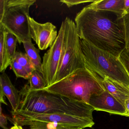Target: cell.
I'll return each instance as SVG.
<instances>
[{
	"mask_svg": "<svg viewBox=\"0 0 129 129\" xmlns=\"http://www.w3.org/2000/svg\"><path fill=\"white\" fill-rule=\"evenodd\" d=\"M14 58L30 75L35 70L26 53L16 52Z\"/></svg>",
	"mask_w": 129,
	"mask_h": 129,
	"instance_id": "ac0fdd59",
	"label": "cell"
},
{
	"mask_svg": "<svg viewBox=\"0 0 129 129\" xmlns=\"http://www.w3.org/2000/svg\"><path fill=\"white\" fill-rule=\"evenodd\" d=\"M31 39L41 50L50 47L57 38L58 34L56 27L52 23H40L30 16L28 18Z\"/></svg>",
	"mask_w": 129,
	"mask_h": 129,
	"instance_id": "9c48e42d",
	"label": "cell"
},
{
	"mask_svg": "<svg viewBox=\"0 0 129 129\" xmlns=\"http://www.w3.org/2000/svg\"><path fill=\"white\" fill-rule=\"evenodd\" d=\"M25 126L29 127L28 129H83L77 126L52 122H32Z\"/></svg>",
	"mask_w": 129,
	"mask_h": 129,
	"instance_id": "2e32d148",
	"label": "cell"
},
{
	"mask_svg": "<svg viewBox=\"0 0 129 129\" xmlns=\"http://www.w3.org/2000/svg\"><path fill=\"white\" fill-rule=\"evenodd\" d=\"M5 28L0 25V72H5L10 65L11 59L7 49L5 39Z\"/></svg>",
	"mask_w": 129,
	"mask_h": 129,
	"instance_id": "5bb4252c",
	"label": "cell"
},
{
	"mask_svg": "<svg viewBox=\"0 0 129 129\" xmlns=\"http://www.w3.org/2000/svg\"><path fill=\"white\" fill-rule=\"evenodd\" d=\"M124 0H97L87 6L92 9L112 12L122 15Z\"/></svg>",
	"mask_w": 129,
	"mask_h": 129,
	"instance_id": "4fadbf2b",
	"label": "cell"
},
{
	"mask_svg": "<svg viewBox=\"0 0 129 129\" xmlns=\"http://www.w3.org/2000/svg\"><path fill=\"white\" fill-rule=\"evenodd\" d=\"M26 53L36 71L42 74V62L39 50L35 47L31 41L23 43Z\"/></svg>",
	"mask_w": 129,
	"mask_h": 129,
	"instance_id": "9a60e30c",
	"label": "cell"
},
{
	"mask_svg": "<svg viewBox=\"0 0 129 129\" xmlns=\"http://www.w3.org/2000/svg\"><path fill=\"white\" fill-rule=\"evenodd\" d=\"M43 90L89 105L92 96L106 90L102 80L86 68L77 70Z\"/></svg>",
	"mask_w": 129,
	"mask_h": 129,
	"instance_id": "3957f363",
	"label": "cell"
},
{
	"mask_svg": "<svg viewBox=\"0 0 129 129\" xmlns=\"http://www.w3.org/2000/svg\"><path fill=\"white\" fill-rule=\"evenodd\" d=\"M74 22L81 40L118 58L126 49L121 15L95 10L86 6L77 14Z\"/></svg>",
	"mask_w": 129,
	"mask_h": 129,
	"instance_id": "6da1fadb",
	"label": "cell"
},
{
	"mask_svg": "<svg viewBox=\"0 0 129 129\" xmlns=\"http://www.w3.org/2000/svg\"><path fill=\"white\" fill-rule=\"evenodd\" d=\"M25 86L29 91L43 90L46 87L43 75L36 70H35L30 75L28 84Z\"/></svg>",
	"mask_w": 129,
	"mask_h": 129,
	"instance_id": "e0dca14e",
	"label": "cell"
},
{
	"mask_svg": "<svg viewBox=\"0 0 129 129\" xmlns=\"http://www.w3.org/2000/svg\"><path fill=\"white\" fill-rule=\"evenodd\" d=\"M94 1L93 0H61L60 2L66 4L68 7L70 8L73 6L86 3H92Z\"/></svg>",
	"mask_w": 129,
	"mask_h": 129,
	"instance_id": "7402d4cb",
	"label": "cell"
},
{
	"mask_svg": "<svg viewBox=\"0 0 129 129\" xmlns=\"http://www.w3.org/2000/svg\"><path fill=\"white\" fill-rule=\"evenodd\" d=\"M21 104L16 112L37 114H68L93 120L92 106L85 103L43 90L29 91L25 86L20 90Z\"/></svg>",
	"mask_w": 129,
	"mask_h": 129,
	"instance_id": "7a4b0ae2",
	"label": "cell"
},
{
	"mask_svg": "<svg viewBox=\"0 0 129 129\" xmlns=\"http://www.w3.org/2000/svg\"><path fill=\"white\" fill-rule=\"evenodd\" d=\"M124 106L126 109V117H129V97L125 101Z\"/></svg>",
	"mask_w": 129,
	"mask_h": 129,
	"instance_id": "4316f807",
	"label": "cell"
},
{
	"mask_svg": "<svg viewBox=\"0 0 129 129\" xmlns=\"http://www.w3.org/2000/svg\"><path fill=\"white\" fill-rule=\"evenodd\" d=\"M102 83L106 90L124 106L129 97V86L108 77L102 80Z\"/></svg>",
	"mask_w": 129,
	"mask_h": 129,
	"instance_id": "7c38bea8",
	"label": "cell"
},
{
	"mask_svg": "<svg viewBox=\"0 0 129 129\" xmlns=\"http://www.w3.org/2000/svg\"><path fill=\"white\" fill-rule=\"evenodd\" d=\"M119 58L124 66L129 76V50L125 49L121 54Z\"/></svg>",
	"mask_w": 129,
	"mask_h": 129,
	"instance_id": "603a6c76",
	"label": "cell"
},
{
	"mask_svg": "<svg viewBox=\"0 0 129 129\" xmlns=\"http://www.w3.org/2000/svg\"><path fill=\"white\" fill-rule=\"evenodd\" d=\"M0 102L1 103H3L7 105V103L6 101L5 95L1 91H0Z\"/></svg>",
	"mask_w": 129,
	"mask_h": 129,
	"instance_id": "83f0119b",
	"label": "cell"
},
{
	"mask_svg": "<svg viewBox=\"0 0 129 129\" xmlns=\"http://www.w3.org/2000/svg\"><path fill=\"white\" fill-rule=\"evenodd\" d=\"M10 129H23L22 126H19V125H18V124H14V126L12 127Z\"/></svg>",
	"mask_w": 129,
	"mask_h": 129,
	"instance_id": "f1b7e54d",
	"label": "cell"
},
{
	"mask_svg": "<svg viewBox=\"0 0 129 129\" xmlns=\"http://www.w3.org/2000/svg\"><path fill=\"white\" fill-rule=\"evenodd\" d=\"M65 28L64 21L61 24L57 38L43 57L42 75L46 87L56 81L62 56Z\"/></svg>",
	"mask_w": 129,
	"mask_h": 129,
	"instance_id": "ba28073f",
	"label": "cell"
},
{
	"mask_svg": "<svg viewBox=\"0 0 129 129\" xmlns=\"http://www.w3.org/2000/svg\"><path fill=\"white\" fill-rule=\"evenodd\" d=\"M129 12V0H124L123 12L122 15L123 18L126 14Z\"/></svg>",
	"mask_w": 129,
	"mask_h": 129,
	"instance_id": "484cf974",
	"label": "cell"
},
{
	"mask_svg": "<svg viewBox=\"0 0 129 129\" xmlns=\"http://www.w3.org/2000/svg\"><path fill=\"white\" fill-rule=\"evenodd\" d=\"M64 46L56 82L68 77L74 72L86 68L80 39L74 21L66 17ZM55 82V83H56Z\"/></svg>",
	"mask_w": 129,
	"mask_h": 129,
	"instance_id": "8992f818",
	"label": "cell"
},
{
	"mask_svg": "<svg viewBox=\"0 0 129 129\" xmlns=\"http://www.w3.org/2000/svg\"><path fill=\"white\" fill-rule=\"evenodd\" d=\"M89 105L96 111L126 116L124 106L106 90L101 94L92 96Z\"/></svg>",
	"mask_w": 129,
	"mask_h": 129,
	"instance_id": "30bf717a",
	"label": "cell"
},
{
	"mask_svg": "<svg viewBox=\"0 0 129 129\" xmlns=\"http://www.w3.org/2000/svg\"><path fill=\"white\" fill-rule=\"evenodd\" d=\"M86 68L103 80L108 77L129 86V76L120 58L81 41Z\"/></svg>",
	"mask_w": 129,
	"mask_h": 129,
	"instance_id": "277c9868",
	"label": "cell"
},
{
	"mask_svg": "<svg viewBox=\"0 0 129 129\" xmlns=\"http://www.w3.org/2000/svg\"><path fill=\"white\" fill-rule=\"evenodd\" d=\"M6 30V29H5ZM5 39L7 49L11 59L14 58L16 53V44L18 39L12 33L5 30Z\"/></svg>",
	"mask_w": 129,
	"mask_h": 129,
	"instance_id": "d6986e66",
	"label": "cell"
},
{
	"mask_svg": "<svg viewBox=\"0 0 129 129\" xmlns=\"http://www.w3.org/2000/svg\"><path fill=\"white\" fill-rule=\"evenodd\" d=\"M125 32L126 49L129 50V12L123 17Z\"/></svg>",
	"mask_w": 129,
	"mask_h": 129,
	"instance_id": "44dd1931",
	"label": "cell"
},
{
	"mask_svg": "<svg viewBox=\"0 0 129 129\" xmlns=\"http://www.w3.org/2000/svg\"><path fill=\"white\" fill-rule=\"evenodd\" d=\"M0 91L3 93L9 101L12 111L14 112L17 111L19 108L21 100L20 92L13 86L5 72L1 73L0 76Z\"/></svg>",
	"mask_w": 129,
	"mask_h": 129,
	"instance_id": "8fae6325",
	"label": "cell"
},
{
	"mask_svg": "<svg viewBox=\"0 0 129 129\" xmlns=\"http://www.w3.org/2000/svg\"><path fill=\"white\" fill-rule=\"evenodd\" d=\"M0 126L4 129H9L7 127V120L10 118L7 117L2 113V106L1 103V111H0Z\"/></svg>",
	"mask_w": 129,
	"mask_h": 129,
	"instance_id": "cb8c5ba5",
	"label": "cell"
},
{
	"mask_svg": "<svg viewBox=\"0 0 129 129\" xmlns=\"http://www.w3.org/2000/svg\"><path fill=\"white\" fill-rule=\"evenodd\" d=\"M12 122L19 126H25L32 122H52L79 127L82 129L91 127L95 124L93 120L87 118L68 114L24 113L12 111Z\"/></svg>",
	"mask_w": 129,
	"mask_h": 129,
	"instance_id": "52a82bcc",
	"label": "cell"
},
{
	"mask_svg": "<svg viewBox=\"0 0 129 129\" xmlns=\"http://www.w3.org/2000/svg\"><path fill=\"white\" fill-rule=\"evenodd\" d=\"M6 0H0V19L3 16L6 10Z\"/></svg>",
	"mask_w": 129,
	"mask_h": 129,
	"instance_id": "d4e9b609",
	"label": "cell"
},
{
	"mask_svg": "<svg viewBox=\"0 0 129 129\" xmlns=\"http://www.w3.org/2000/svg\"><path fill=\"white\" fill-rule=\"evenodd\" d=\"M17 78H22L26 80H29L30 75L27 71L19 64L15 58L11 60L10 64Z\"/></svg>",
	"mask_w": 129,
	"mask_h": 129,
	"instance_id": "ffe728a7",
	"label": "cell"
},
{
	"mask_svg": "<svg viewBox=\"0 0 129 129\" xmlns=\"http://www.w3.org/2000/svg\"><path fill=\"white\" fill-rule=\"evenodd\" d=\"M35 0H6V10L0 25L14 35L19 44L31 41L28 18Z\"/></svg>",
	"mask_w": 129,
	"mask_h": 129,
	"instance_id": "5b68a950",
	"label": "cell"
}]
</instances>
